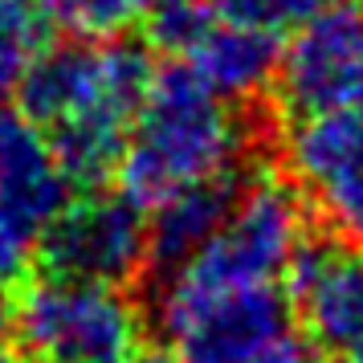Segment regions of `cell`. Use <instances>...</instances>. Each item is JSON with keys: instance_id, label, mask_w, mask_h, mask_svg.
Masks as SVG:
<instances>
[{"instance_id": "1", "label": "cell", "mask_w": 363, "mask_h": 363, "mask_svg": "<svg viewBox=\"0 0 363 363\" xmlns=\"http://www.w3.org/2000/svg\"><path fill=\"white\" fill-rule=\"evenodd\" d=\"M151 78L147 50L131 41H74L41 53L17 94L25 118L50 135L69 184L99 188L123 164Z\"/></svg>"}, {"instance_id": "2", "label": "cell", "mask_w": 363, "mask_h": 363, "mask_svg": "<svg viewBox=\"0 0 363 363\" xmlns=\"http://www.w3.org/2000/svg\"><path fill=\"white\" fill-rule=\"evenodd\" d=\"M257 143H265L257 106L216 94L192 66L176 62L155 69L115 176L131 200L155 208L188 184L245 167Z\"/></svg>"}, {"instance_id": "3", "label": "cell", "mask_w": 363, "mask_h": 363, "mask_svg": "<svg viewBox=\"0 0 363 363\" xmlns=\"http://www.w3.org/2000/svg\"><path fill=\"white\" fill-rule=\"evenodd\" d=\"M151 323L172 363H318L286 281L233 290H151Z\"/></svg>"}, {"instance_id": "4", "label": "cell", "mask_w": 363, "mask_h": 363, "mask_svg": "<svg viewBox=\"0 0 363 363\" xmlns=\"http://www.w3.org/2000/svg\"><path fill=\"white\" fill-rule=\"evenodd\" d=\"M306 220L311 213L290 176L257 167L249 172L245 192L233 204L220 233L192 262L155 278V286L167 281L184 290H233L257 281H286L298 245L306 241Z\"/></svg>"}, {"instance_id": "5", "label": "cell", "mask_w": 363, "mask_h": 363, "mask_svg": "<svg viewBox=\"0 0 363 363\" xmlns=\"http://www.w3.org/2000/svg\"><path fill=\"white\" fill-rule=\"evenodd\" d=\"M17 335L33 363L143 359V314L123 286L45 274L17 306Z\"/></svg>"}, {"instance_id": "6", "label": "cell", "mask_w": 363, "mask_h": 363, "mask_svg": "<svg viewBox=\"0 0 363 363\" xmlns=\"http://www.w3.org/2000/svg\"><path fill=\"white\" fill-rule=\"evenodd\" d=\"M278 106L286 118L363 111V4L335 0L302 29L278 62Z\"/></svg>"}, {"instance_id": "7", "label": "cell", "mask_w": 363, "mask_h": 363, "mask_svg": "<svg viewBox=\"0 0 363 363\" xmlns=\"http://www.w3.org/2000/svg\"><path fill=\"white\" fill-rule=\"evenodd\" d=\"M41 257L50 274L131 286L151 265V216L123 188L86 192L66 200L41 241Z\"/></svg>"}, {"instance_id": "8", "label": "cell", "mask_w": 363, "mask_h": 363, "mask_svg": "<svg viewBox=\"0 0 363 363\" xmlns=\"http://www.w3.org/2000/svg\"><path fill=\"white\" fill-rule=\"evenodd\" d=\"M286 176L323 233L363 249V115L298 118L286 135Z\"/></svg>"}, {"instance_id": "9", "label": "cell", "mask_w": 363, "mask_h": 363, "mask_svg": "<svg viewBox=\"0 0 363 363\" xmlns=\"http://www.w3.org/2000/svg\"><path fill=\"white\" fill-rule=\"evenodd\" d=\"M286 294L323 359L363 363V249L306 233L286 269Z\"/></svg>"}, {"instance_id": "10", "label": "cell", "mask_w": 363, "mask_h": 363, "mask_svg": "<svg viewBox=\"0 0 363 363\" xmlns=\"http://www.w3.org/2000/svg\"><path fill=\"white\" fill-rule=\"evenodd\" d=\"M69 176L29 118H13L0 143V281L25 274L57 213L69 200Z\"/></svg>"}, {"instance_id": "11", "label": "cell", "mask_w": 363, "mask_h": 363, "mask_svg": "<svg viewBox=\"0 0 363 363\" xmlns=\"http://www.w3.org/2000/svg\"><path fill=\"white\" fill-rule=\"evenodd\" d=\"M180 62L196 69L216 94L233 102H257L278 78L281 45L278 33L257 29L249 21L229 17L225 9H216V17L204 25V33L192 41V50Z\"/></svg>"}, {"instance_id": "12", "label": "cell", "mask_w": 363, "mask_h": 363, "mask_svg": "<svg viewBox=\"0 0 363 363\" xmlns=\"http://www.w3.org/2000/svg\"><path fill=\"white\" fill-rule=\"evenodd\" d=\"M249 180V167H233L200 184H188L180 192L155 204L151 213V274L164 278L184 262H192L200 249L213 241L220 225L229 220L233 204L241 200Z\"/></svg>"}, {"instance_id": "13", "label": "cell", "mask_w": 363, "mask_h": 363, "mask_svg": "<svg viewBox=\"0 0 363 363\" xmlns=\"http://www.w3.org/2000/svg\"><path fill=\"white\" fill-rule=\"evenodd\" d=\"M50 29L45 0H0V99L21 90L25 74L50 50Z\"/></svg>"}, {"instance_id": "14", "label": "cell", "mask_w": 363, "mask_h": 363, "mask_svg": "<svg viewBox=\"0 0 363 363\" xmlns=\"http://www.w3.org/2000/svg\"><path fill=\"white\" fill-rule=\"evenodd\" d=\"M50 21L78 41H115L147 17L151 0H45Z\"/></svg>"}, {"instance_id": "15", "label": "cell", "mask_w": 363, "mask_h": 363, "mask_svg": "<svg viewBox=\"0 0 363 363\" xmlns=\"http://www.w3.org/2000/svg\"><path fill=\"white\" fill-rule=\"evenodd\" d=\"M327 4L335 0H220V9L237 21H249L257 29H269V33H294L302 29L311 17H318Z\"/></svg>"}, {"instance_id": "16", "label": "cell", "mask_w": 363, "mask_h": 363, "mask_svg": "<svg viewBox=\"0 0 363 363\" xmlns=\"http://www.w3.org/2000/svg\"><path fill=\"white\" fill-rule=\"evenodd\" d=\"M9 281H0V351H4V343H9V335L17 330V306L9 302V290H4Z\"/></svg>"}, {"instance_id": "17", "label": "cell", "mask_w": 363, "mask_h": 363, "mask_svg": "<svg viewBox=\"0 0 363 363\" xmlns=\"http://www.w3.org/2000/svg\"><path fill=\"white\" fill-rule=\"evenodd\" d=\"M13 118H17V115H9V111H0V143H4V135H9V127H13Z\"/></svg>"}, {"instance_id": "18", "label": "cell", "mask_w": 363, "mask_h": 363, "mask_svg": "<svg viewBox=\"0 0 363 363\" xmlns=\"http://www.w3.org/2000/svg\"><path fill=\"white\" fill-rule=\"evenodd\" d=\"M0 363H21V359H13V355H4V351H0Z\"/></svg>"}, {"instance_id": "19", "label": "cell", "mask_w": 363, "mask_h": 363, "mask_svg": "<svg viewBox=\"0 0 363 363\" xmlns=\"http://www.w3.org/2000/svg\"><path fill=\"white\" fill-rule=\"evenodd\" d=\"M318 363H330V359H318Z\"/></svg>"}, {"instance_id": "20", "label": "cell", "mask_w": 363, "mask_h": 363, "mask_svg": "<svg viewBox=\"0 0 363 363\" xmlns=\"http://www.w3.org/2000/svg\"><path fill=\"white\" fill-rule=\"evenodd\" d=\"M135 363H143V359H135Z\"/></svg>"}, {"instance_id": "21", "label": "cell", "mask_w": 363, "mask_h": 363, "mask_svg": "<svg viewBox=\"0 0 363 363\" xmlns=\"http://www.w3.org/2000/svg\"><path fill=\"white\" fill-rule=\"evenodd\" d=\"M359 4H363V0H359Z\"/></svg>"}]
</instances>
